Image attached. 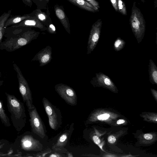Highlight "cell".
I'll use <instances>...</instances> for the list:
<instances>
[{
    "label": "cell",
    "mask_w": 157,
    "mask_h": 157,
    "mask_svg": "<svg viewBox=\"0 0 157 157\" xmlns=\"http://www.w3.org/2000/svg\"><path fill=\"white\" fill-rule=\"evenodd\" d=\"M125 122V121L123 119H120L118 120L117 121V123L118 124H123Z\"/></svg>",
    "instance_id": "cell-32"
},
{
    "label": "cell",
    "mask_w": 157,
    "mask_h": 157,
    "mask_svg": "<svg viewBox=\"0 0 157 157\" xmlns=\"http://www.w3.org/2000/svg\"><path fill=\"white\" fill-rule=\"evenodd\" d=\"M104 142H103L102 143H101V144H98V145L99 146V147H100V148L102 150L104 151V150H103L102 148V147L103 146V145H104Z\"/></svg>",
    "instance_id": "cell-36"
},
{
    "label": "cell",
    "mask_w": 157,
    "mask_h": 157,
    "mask_svg": "<svg viewBox=\"0 0 157 157\" xmlns=\"http://www.w3.org/2000/svg\"><path fill=\"white\" fill-rule=\"evenodd\" d=\"M93 139L94 143L97 145H98L100 143V140L97 136H94L93 137Z\"/></svg>",
    "instance_id": "cell-30"
},
{
    "label": "cell",
    "mask_w": 157,
    "mask_h": 157,
    "mask_svg": "<svg viewBox=\"0 0 157 157\" xmlns=\"http://www.w3.org/2000/svg\"><path fill=\"white\" fill-rule=\"evenodd\" d=\"M52 49L50 46H47L39 51L32 59L31 61H38L39 66L43 67L50 63L52 59Z\"/></svg>",
    "instance_id": "cell-11"
},
{
    "label": "cell",
    "mask_w": 157,
    "mask_h": 157,
    "mask_svg": "<svg viewBox=\"0 0 157 157\" xmlns=\"http://www.w3.org/2000/svg\"><path fill=\"white\" fill-rule=\"evenodd\" d=\"M13 147L18 152L21 153L40 151L43 148L39 141L27 132L17 137Z\"/></svg>",
    "instance_id": "cell-3"
},
{
    "label": "cell",
    "mask_w": 157,
    "mask_h": 157,
    "mask_svg": "<svg viewBox=\"0 0 157 157\" xmlns=\"http://www.w3.org/2000/svg\"><path fill=\"white\" fill-rule=\"evenodd\" d=\"M7 107L10 113L12 123L17 132L20 131L25 126L26 116L24 103L13 95L5 92Z\"/></svg>",
    "instance_id": "cell-2"
},
{
    "label": "cell",
    "mask_w": 157,
    "mask_h": 157,
    "mask_svg": "<svg viewBox=\"0 0 157 157\" xmlns=\"http://www.w3.org/2000/svg\"><path fill=\"white\" fill-rule=\"evenodd\" d=\"M109 117L110 115L109 114L104 113L98 116L97 118L99 120H104L107 119Z\"/></svg>",
    "instance_id": "cell-26"
},
{
    "label": "cell",
    "mask_w": 157,
    "mask_h": 157,
    "mask_svg": "<svg viewBox=\"0 0 157 157\" xmlns=\"http://www.w3.org/2000/svg\"><path fill=\"white\" fill-rule=\"evenodd\" d=\"M11 12V10H10L8 12H4L0 16V43L3 38L5 29V22L10 16Z\"/></svg>",
    "instance_id": "cell-19"
},
{
    "label": "cell",
    "mask_w": 157,
    "mask_h": 157,
    "mask_svg": "<svg viewBox=\"0 0 157 157\" xmlns=\"http://www.w3.org/2000/svg\"><path fill=\"white\" fill-rule=\"evenodd\" d=\"M73 125H71V127L69 130L65 131L60 136L55 144L52 147L53 150L56 151H60L64 149V147L67 144L73 130Z\"/></svg>",
    "instance_id": "cell-14"
},
{
    "label": "cell",
    "mask_w": 157,
    "mask_h": 157,
    "mask_svg": "<svg viewBox=\"0 0 157 157\" xmlns=\"http://www.w3.org/2000/svg\"><path fill=\"white\" fill-rule=\"evenodd\" d=\"M0 119L4 125L6 127L11 125L10 119L4 109L3 103L0 99Z\"/></svg>",
    "instance_id": "cell-20"
},
{
    "label": "cell",
    "mask_w": 157,
    "mask_h": 157,
    "mask_svg": "<svg viewBox=\"0 0 157 157\" xmlns=\"http://www.w3.org/2000/svg\"><path fill=\"white\" fill-rule=\"evenodd\" d=\"M56 91L66 103L72 106L77 104V97L75 90L71 87L64 84L59 83L55 86Z\"/></svg>",
    "instance_id": "cell-8"
},
{
    "label": "cell",
    "mask_w": 157,
    "mask_h": 157,
    "mask_svg": "<svg viewBox=\"0 0 157 157\" xmlns=\"http://www.w3.org/2000/svg\"><path fill=\"white\" fill-rule=\"evenodd\" d=\"M141 1L143 2V3H144V2H145V0H141Z\"/></svg>",
    "instance_id": "cell-37"
},
{
    "label": "cell",
    "mask_w": 157,
    "mask_h": 157,
    "mask_svg": "<svg viewBox=\"0 0 157 157\" xmlns=\"http://www.w3.org/2000/svg\"><path fill=\"white\" fill-rule=\"evenodd\" d=\"M42 102L48 118L50 126L52 128L56 130L61 124V116L60 111L44 97L43 98Z\"/></svg>",
    "instance_id": "cell-6"
},
{
    "label": "cell",
    "mask_w": 157,
    "mask_h": 157,
    "mask_svg": "<svg viewBox=\"0 0 157 157\" xmlns=\"http://www.w3.org/2000/svg\"><path fill=\"white\" fill-rule=\"evenodd\" d=\"M46 12H43L41 10L36 9L29 13L30 16L36 17L41 22L46 26L52 22L50 17V13L48 7L47 9Z\"/></svg>",
    "instance_id": "cell-15"
},
{
    "label": "cell",
    "mask_w": 157,
    "mask_h": 157,
    "mask_svg": "<svg viewBox=\"0 0 157 157\" xmlns=\"http://www.w3.org/2000/svg\"><path fill=\"white\" fill-rule=\"evenodd\" d=\"M92 5L96 8L98 9L100 8L99 2L97 0H84Z\"/></svg>",
    "instance_id": "cell-25"
},
{
    "label": "cell",
    "mask_w": 157,
    "mask_h": 157,
    "mask_svg": "<svg viewBox=\"0 0 157 157\" xmlns=\"http://www.w3.org/2000/svg\"><path fill=\"white\" fill-rule=\"evenodd\" d=\"M49 157H60L62 156H60L59 155L57 154H51V155L49 156Z\"/></svg>",
    "instance_id": "cell-34"
},
{
    "label": "cell",
    "mask_w": 157,
    "mask_h": 157,
    "mask_svg": "<svg viewBox=\"0 0 157 157\" xmlns=\"http://www.w3.org/2000/svg\"><path fill=\"white\" fill-rule=\"evenodd\" d=\"M47 31L48 33L52 34H56V27L52 22L49 23L47 26Z\"/></svg>",
    "instance_id": "cell-24"
},
{
    "label": "cell",
    "mask_w": 157,
    "mask_h": 157,
    "mask_svg": "<svg viewBox=\"0 0 157 157\" xmlns=\"http://www.w3.org/2000/svg\"><path fill=\"white\" fill-rule=\"evenodd\" d=\"M40 34L30 27L8 26L5 29L4 38L0 43V49L13 52L37 39Z\"/></svg>",
    "instance_id": "cell-1"
},
{
    "label": "cell",
    "mask_w": 157,
    "mask_h": 157,
    "mask_svg": "<svg viewBox=\"0 0 157 157\" xmlns=\"http://www.w3.org/2000/svg\"><path fill=\"white\" fill-rule=\"evenodd\" d=\"M132 32L140 44L143 39L145 31V21L140 10L136 6L134 1L131 10L129 20Z\"/></svg>",
    "instance_id": "cell-4"
},
{
    "label": "cell",
    "mask_w": 157,
    "mask_h": 157,
    "mask_svg": "<svg viewBox=\"0 0 157 157\" xmlns=\"http://www.w3.org/2000/svg\"><path fill=\"white\" fill-rule=\"evenodd\" d=\"M14 70L17 74L18 82V89L23 102L26 104L28 109H31L34 106L33 104V98L31 90L28 83L23 76L22 72L17 65L13 62Z\"/></svg>",
    "instance_id": "cell-5"
},
{
    "label": "cell",
    "mask_w": 157,
    "mask_h": 157,
    "mask_svg": "<svg viewBox=\"0 0 157 157\" xmlns=\"http://www.w3.org/2000/svg\"><path fill=\"white\" fill-rule=\"evenodd\" d=\"M102 24L101 19L98 20L92 25L90 30L87 47V54H90L98 44L100 36Z\"/></svg>",
    "instance_id": "cell-9"
},
{
    "label": "cell",
    "mask_w": 157,
    "mask_h": 157,
    "mask_svg": "<svg viewBox=\"0 0 157 157\" xmlns=\"http://www.w3.org/2000/svg\"><path fill=\"white\" fill-rule=\"evenodd\" d=\"M149 80L152 84H157V67L153 61L150 59L148 65Z\"/></svg>",
    "instance_id": "cell-17"
},
{
    "label": "cell",
    "mask_w": 157,
    "mask_h": 157,
    "mask_svg": "<svg viewBox=\"0 0 157 157\" xmlns=\"http://www.w3.org/2000/svg\"><path fill=\"white\" fill-rule=\"evenodd\" d=\"M12 25L14 27L25 26L36 28L39 29L41 31H47V29L45 25L36 17L33 16H30L20 23Z\"/></svg>",
    "instance_id": "cell-13"
},
{
    "label": "cell",
    "mask_w": 157,
    "mask_h": 157,
    "mask_svg": "<svg viewBox=\"0 0 157 157\" xmlns=\"http://www.w3.org/2000/svg\"><path fill=\"white\" fill-rule=\"evenodd\" d=\"M118 11L122 15H127L125 4L123 0H117Z\"/></svg>",
    "instance_id": "cell-23"
},
{
    "label": "cell",
    "mask_w": 157,
    "mask_h": 157,
    "mask_svg": "<svg viewBox=\"0 0 157 157\" xmlns=\"http://www.w3.org/2000/svg\"><path fill=\"white\" fill-rule=\"evenodd\" d=\"M71 4L83 10L95 13L99 11V9L96 8L91 4L84 0H67Z\"/></svg>",
    "instance_id": "cell-16"
},
{
    "label": "cell",
    "mask_w": 157,
    "mask_h": 157,
    "mask_svg": "<svg viewBox=\"0 0 157 157\" xmlns=\"http://www.w3.org/2000/svg\"><path fill=\"white\" fill-rule=\"evenodd\" d=\"M54 10L56 16L59 19L66 31L70 34V23L63 6L56 4L54 6Z\"/></svg>",
    "instance_id": "cell-12"
},
{
    "label": "cell",
    "mask_w": 157,
    "mask_h": 157,
    "mask_svg": "<svg viewBox=\"0 0 157 157\" xmlns=\"http://www.w3.org/2000/svg\"><path fill=\"white\" fill-rule=\"evenodd\" d=\"M108 140L109 142L111 144L114 143L116 141V138L113 135L109 136L108 138Z\"/></svg>",
    "instance_id": "cell-29"
},
{
    "label": "cell",
    "mask_w": 157,
    "mask_h": 157,
    "mask_svg": "<svg viewBox=\"0 0 157 157\" xmlns=\"http://www.w3.org/2000/svg\"><path fill=\"white\" fill-rule=\"evenodd\" d=\"M30 16L29 14L10 16L5 22V28L16 25Z\"/></svg>",
    "instance_id": "cell-18"
},
{
    "label": "cell",
    "mask_w": 157,
    "mask_h": 157,
    "mask_svg": "<svg viewBox=\"0 0 157 157\" xmlns=\"http://www.w3.org/2000/svg\"><path fill=\"white\" fill-rule=\"evenodd\" d=\"M111 4L116 12L118 11L117 0H110Z\"/></svg>",
    "instance_id": "cell-27"
},
{
    "label": "cell",
    "mask_w": 157,
    "mask_h": 157,
    "mask_svg": "<svg viewBox=\"0 0 157 157\" xmlns=\"http://www.w3.org/2000/svg\"><path fill=\"white\" fill-rule=\"evenodd\" d=\"M2 78V74L1 73L0 71V87L2 86L3 83L4 81L3 80L1 79Z\"/></svg>",
    "instance_id": "cell-33"
},
{
    "label": "cell",
    "mask_w": 157,
    "mask_h": 157,
    "mask_svg": "<svg viewBox=\"0 0 157 157\" xmlns=\"http://www.w3.org/2000/svg\"><path fill=\"white\" fill-rule=\"evenodd\" d=\"M49 0H33V2L36 6L37 9L42 10H46Z\"/></svg>",
    "instance_id": "cell-22"
},
{
    "label": "cell",
    "mask_w": 157,
    "mask_h": 157,
    "mask_svg": "<svg viewBox=\"0 0 157 157\" xmlns=\"http://www.w3.org/2000/svg\"><path fill=\"white\" fill-rule=\"evenodd\" d=\"M94 87L103 86L115 90L116 88L114 83L110 78L103 73H96L90 82Z\"/></svg>",
    "instance_id": "cell-10"
},
{
    "label": "cell",
    "mask_w": 157,
    "mask_h": 157,
    "mask_svg": "<svg viewBox=\"0 0 157 157\" xmlns=\"http://www.w3.org/2000/svg\"><path fill=\"white\" fill-rule=\"evenodd\" d=\"M144 138L147 140H151L153 138V136L150 134H146L144 135Z\"/></svg>",
    "instance_id": "cell-31"
},
{
    "label": "cell",
    "mask_w": 157,
    "mask_h": 157,
    "mask_svg": "<svg viewBox=\"0 0 157 157\" xmlns=\"http://www.w3.org/2000/svg\"><path fill=\"white\" fill-rule=\"evenodd\" d=\"M28 110L32 132L41 138H44L46 136V129L36 108L34 106L32 108L28 109Z\"/></svg>",
    "instance_id": "cell-7"
},
{
    "label": "cell",
    "mask_w": 157,
    "mask_h": 157,
    "mask_svg": "<svg viewBox=\"0 0 157 157\" xmlns=\"http://www.w3.org/2000/svg\"><path fill=\"white\" fill-rule=\"evenodd\" d=\"M23 2L26 5L31 7L33 5V0H22Z\"/></svg>",
    "instance_id": "cell-28"
},
{
    "label": "cell",
    "mask_w": 157,
    "mask_h": 157,
    "mask_svg": "<svg viewBox=\"0 0 157 157\" xmlns=\"http://www.w3.org/2000/svg\"><path fill=\"white\" fill-rule=\"evenodd\" d=\"M125 44V41L120 37H118L114 42L113 48L116 51H119L123 48Z\"/></svg>",
    "instance_id": "cell-21"
},
{
    "label": "cell",
    "mask_w": 157,
    "mask_h": 157,
    "mask_svg": "<svg viewBox=\"0 0 157 157\" xmlns=\"http://www.w3.org/2000/svg\"><path fill=\"white\" fill-rule=\"evenodd\" d=\"M154 5L155 9L157 7V0H154Z\"/></svg>",
    "instance_id": "cell-35"
}]
</instances>
